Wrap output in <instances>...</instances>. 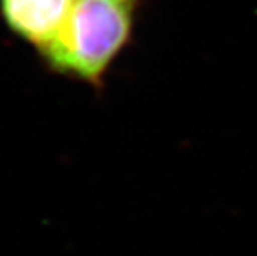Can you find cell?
<instances>
[{
	"instance_id": "1",
	"label": "cell",
	"mask_w": 257,
	"mask_h": 256,
	"mask_svg": "<svg viewBox=\"0 0 257 256\" xmlns=\"http://www.w3.org/2000/svg\"><path fill=\"white\" fill-rule=\"evenodd\" d=\"M145 0H77L63 30L39 54L46 69L100 88L133 40Z\"/></svg>"
},
{
	"instance_id": "2",
	"label": "cell",
	"mask_w": 257,
	"mask_h": 256,
	"mask_svg": "<svg viewBox=\"0 0 257 256\" xmlns=\"http://www.w3.org/2000/svg\"><path fill=\"white\" fill-rule=\"evenodd\" d=\"M77 0H0L7 30L30 45L37 56L56 40Z\"/></svg>"
}]
</instances>
